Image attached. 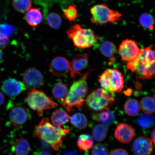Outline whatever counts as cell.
Segmentation results:
<instances>
[{"label": "cell", "mask_w": 155, "mask_h": 155, "mask_svg": "<svg viewBox=\"0 0 155 155\" xmlns=\"http://www.w3.org/2000/svg\"><path fill=\"white\" fill-rule=\"evenodd\" d=\"M69 131V129L55 127L50 123L48 117H45L35 127L33 135L49 144L54 150L57 151L62 145L63 138Z\"/></svg>", "instance_id": "6da1fadb"}, {"label": "cell", "mask_w": 155, "mask_h": 155, "mask_svg": "<svg viewBox=\"0 0 155 155\" xmlns=\"http://www.w3.org/2000/svg\"><path fill=\"white\" fill-rule=\"evenodd\" d=\"M155 53L149 46L142 50L134 61L127 64V68L137 74L141 78L148 79L155 74Z\"/></svg>", "instance_id": "7a4b0ae2"}, {"label": "cell", "mask_w": 155, "mask_h": 155, "mask_svg": "<svg viewBox=\"0 0 155 155\" xmlns=\"http://www.w3.org/2000/svg\"><path fill=\"white\" fill-rule=\"evenodd\" d=\"M88 72L83 75L82 78L74 83L69 89L62 105L70 112L74 107L80 108L83 105L86 99L84 98L88 92L87 79Z\"/></svg>", "instance_id": "3957f363"}, {"label": "cell", "mask_w": 155, "mask_h": 155, "mask_svg": "<svg viewBox=\"0 0 155 155\" xmlns=\"http://www.w3.org/2000/svg\"><path fill=\"white\" fill-rule=\"evenodd\" d=\"M67 33L77 48H90L97 43L98 36L94 31L90 28H83L80 24L73 25Z\"/></svg>", "instance_id": "277c9868"}, {"label": "cell", "mask_w": 155, "mask_h": 155, "mask_svg": "<svg viewBox=\"0 0 155 155\" xmlns=\"http://www.w3.org/2000/svg\"><path fill=\"white\" fill-rule=\"evenodd\" d=\"M27 104L32 109L37 111L41 116L44 110L57 107L58 104L45 94L43 91L34 90L30 91L26 98Z\"/></svg>", "instance_id": "5b68a950"}, {"label": "cell", "mask_w": 155, "mask_h": 155, "mask_svg": "<svg viewBox=\"0 0 155 155\" xmlns=\"http://www.w3.org/2000/svg\"><path fill=\"white\" fill-rule=\"evenodd\" d=\"M92 22L100 25L115 22L119 20L122 14L110 8L105 4L94 5L90 9Z\"/></svg>", "instance_id": "8992f818"}, {"label": "cell", "mask_w": 155, "mask_h": 155, "mask_svg": "<svg viewBox=\"0 0 155 155\" xmlns=\"http://www.w3.org/2000/svg\"><path fill=\"white\" fill-rule=\"evenodd\" d=\"M98 82L108 92H119L123 90L124 81L121 73L116 69H107L99 76Z\"/></svg>", "instance_id": "52a82bcc"}, {"label": "cell", "mask_w": 155, "mask_h": 155, "mask_svg": "<svg viewBox=\"0 0 155 155\" xmlns=\"http://www.w3.org/2000/svg\"><path fill=\"white\" fill-rule=\"evenodd\" d=\"M113 93L108 92L103 88L95 90L87 96L86 102L91 108L96 111L109 110L108 107L114 101Z\"/></svg>", "instance_id": "ba28073f"}, {"label": "cell", "mask_w": 155, "mask_h": 155, "mask_svg": "<svg viewBox=\"0 0 155 155\" xmlns=\"http://www.w3.org/2000/svg\"><path fill=\"white\" fill-rule=\"evenodd\" d=\"M142 51L134 41L126 39L120 45L119 53L122 61L130 62L136 59Z\"/></svg>", "instance_id": "9c48e42d"}, {"label": "cell", "mask_w": 155, "mask_h": 155, "mask_svg": "<svg viewBox=\"0 0 155 155\" xmlns=\"http://www.w3.org/2000/svg\"><path fill=\"white\" fill-rule=\"evenodd\" d=\"M23 83L29 91L36 90L43 84L44 78L40 71L35 68H29L23 74Z\"/></svg>", "instance_id": "30bf717a"}, {"label": "cell", "mask_w": 155, "mask_h": 155, "mask_svg": "<svg viewBox=\"0 0 155 155\" xmlns=\"http://www.w3.org/2000/svg\"><path fill=\"white\" fill-rule=\"evenodd\" d=\"M30 114L24 106H16L12 108L9 113V119L13 127H18L24 124L30 118Z\"/></svg>", "instance_id": "8fae6325"}, {"label": "cell", "mask_w": 155, "mask_h": 155, "mask_svg": "<svg viewBox=\"0 0 155 155\" xmlns=\"http://www.w3.org/2000/svg\"><path fill=\"white\" fill-rule=\"evenodd\" d=\"M132 150L135 155H150L153 151L152 141L148 137H139L134 141Z\"/></svg>", "instance_id": "7c38bea8"}, {"label": "cell", "mask_w": 155, "mask_h": 155, "mask_svg": "<svg viewBox=\"0 0 155 155\" xmlns=\"http://www.w3.org/2000/svg\"><path fill=\"white\" fill-rule=\"evenodd\" d=\"M2 89L7 95L11 97L18 95L26 89L24 83L11 78L8 79L3 82Z\"/></svg>", "instance_id": "4fadbf2b"}, {"label": "cell", "mask_w": 155, "mask_h": 155, "mask_svg": "<svg viewBox=\"0 0 155 155\" xmlns=\"http://www.w3.org/2000/svg\"><path fill=\"white\" fill-rule=\"evenodd\" d=\"M135 131L133 128L127 124L120 123L116 127L115 136L117 140L123 143H129L134 138Z\"/></svg>", "instance_id": "5bb4252c"}, {"label": "cell", "mask_w": 155, "mask_h": 155, "mask_svg": "<svg viewBox=\"0 0 155 155\" xmlns=\"http://www.w3.org/2000/svg\"><path fill=\"white\" fill-rule=\"evenodd\" d=\"M50 69L52 73L58 77H62L66 75L70 69V63L65 58L57 57L52 61Z\"/></svg>", "instance_id": "9a60e30c"}, {"label": "cell", "mask_w": 155, "mask_h": 155, "mask_svg": "<svg viewBox=\"0 0 155 155\" xmlns=\"http://www.w3.org/2000/svg\"><path fill=\"white\" fill-rule=\"evenodd\" d=\"M88 57L83 54H77L74 56L70 63L71 75L74 78L77 74L82 75L81 72L88 67Z\"/></svg>", "instance_id": "2e32d148"}, {"label": "cell", "mask_w": 155, "mask_h": 155, "mask_svg": "<svg viewBox=\"0 0 155 155\" xmlns=\"http://www.w3.org/2000/svg\"><path fill=\"white\" fill-rule=\"evenodd\" d=\"M25 20L30 26L35 28L41 22L42 15L40 11L36 8H31L27 12Z\"/></svg>", "instance_id": "e0dca14e"}, {"label": "cell", "mask_w": 155, "mask_h": 155, "mask_svg": "<svg viewBox=\"0 0 155 155\" xmlns=\"http://www.w3.org/2000/svg\"><path fill=\"white\" fill-rule=\"evenodd\" d=\"M12 150L16 155H28L30 152L31 147L28 140L21 137L15 140Z\"/></svg>", "instance_id": "ac0fdd59"}, {"label": "cell", "mask_w": 155, "mask_h": 155, "mask_svg": "<svg viewBox=\"0 0 155 155\" xmlns=\"http://www.w3.org/2000/svg\"><path fill=\"white\" fill-rule=\"evenodd\" d=\"M100 50L101 53L107 58H109L110 61H115V54L117 51L115 45L113 42L104 41L101 45Z\"/></svg>", "instance_id": "d6986e66"}, {"label": "cell", "mask_w": 155, "mask_h": 155, "mask_svg": "<svg viewBox=\"0 0 155 155\" xmlns=\"http://www.w3.org/2000/svg\"><path fill=\"white\" fill-rule=\"evenodd\" d=\"M69 116L66 112L61 109L57 110L52 114L51 120L53 125L61 127L69 122Z\"/></svg>", "instance_id": "ffe728a7"}, {"label": "cell", "mask_w": 155, "mask_h": 155, "mask_svg": "<svg viewBox=\"0 0 155 155\" xmlns=\"http://www.w3.org/2000/svg\"><path fill=\"white\" fill-rule=\"evenodd\" d=\"M124 109L127 115L135 116L138 115L140 111V104L135 99H130L125 102Z\"/></svg>", "instance_id": "44dd1931"}, {"label": "cell", "mask_w": 155, "mask_h": 155, "mask_svg": "<svg viewBox=\"0 0 155 155\" xmlns=\"http://www.w3.org/2000/svg\"><path fill=\"white\" fill-rule=\"evenodd\" d=\"M93 117L96 120L100 122L103 125L107 126L112 125L115 119V115L109 110H105L99 114L95 115Z\"/></svg>", "instance_id": "7402d4cb"}, {"label": "cell", "mask_w": 155, "mask_h": 155, "mask_svg": "<svg viewBox=\"0 0 155 155\" xmlns=\"http://www.w3.org/2000/svg\"><path fill=\"white\" fill-rule=\"evenodd\" d=\"M68 94L67 87L64 83L58 82L55 85L52 90V94L56 99L62 103Z\"/></svg>", "instance_id": "603a6c76"}, {"label": "cell", "mask_w": 155, "mask_h": 155, "mask_svg": "<svg viewBox=\"0 0 155 155\" xmlns=\"http://www.w3.org/2000/svg\"><path fill=\"white\" fill-rule=\"evenodd\" d=\"M71 123L73 126L79 129L86 128L88 124V120L84 114L76 113L69 118Z\"/></svg>", "instance_id": "cb8c5ba5"}, {"label": "cell", "mask_w": 155, "mask_h": 155, "mask_svg": "<svg viewBox=\"0 0 155 155\" xmlns=\"http://www.w3.org/2000/svg\"><path fill=\"white\" fill-rule=\"evenodd\" d=\"M137 123L139 127L143 129L150 128L154 124V118L152 114L143 113L137 119Z\"/></svg>", "instance_id": "d4e9b609"}, {"label": "cell", "mask_w": 155, "mask_h": 155, "mask_svg": "<svg viewBox=\"0 0 155 155\" xmlns=\"http://www.w3.org/2000/svg\"><path fill=\"white\" fill-rule=\"evenodd\" d=\"M94 143V140L90 135L83 134L78 137L77 144L79 150L86 151L91 148Z\"/></svg>", "instance_id": "484cf974"}, {"label": "cell", "mask_w": 155, "mask_h": 155, "mask_svg": "<svg viewBox=\"0 0 155 155\" xmlns=\"http://www.w3.org/2000/svg\"><path fill=\"white\" fill-rule=\"evenodd\" d=\"M141 109L144 113L152 114L155 111L154 98L151 96H146L141 99L140 103Z\"/></svg>", "instance_id": "4316f807"}, {"label": "cell", "mask_w": 155, "mask_h": 155, "mask_svg": "<svg viewBox=\"0 0 155 155\" xmlns=\"http://www.w3.org/2000/svg\"><path fill=\"white\" fill-rule=\"evenodd\" d=\"M107 135V129L102 124H97L93 128L92 130V137L97 141H104L106 138Z\"/></svg>", "instance_id": "83f0119b"}, {"label": "cell", "mask_w": 155, "mask_h": 155, "mask_svg": "<svg viewBox=\"0 0 155 155\" xmlns=\"http://www.w3.org/2000/svg\"><path fill=\"white\" fill-rule=\"evenodd\" d=\"M139 22L143 28L150 31L153 30L154 19L150 13H144L141 14L139 17Z\"/></svg>", "instance_id": "f1b7e54d"}, {"label": "cell", "mask_w": 155, "mask_h": 155, "mask_svg": "<svg viewBox=\"0 0 155 155\" xmlns=\"http://www.w3.org/2000/svg\"><path fill=\"white\" fill-rule=\"evenodd\" d=\"M31 0H12L13 8L20 13L27 12L32 6Z\"/></svg>", "instance_id": "f546056e"}, {"label": "cell", "mask_w": 155, "mask_h": 155, "mask_svg": "<svg viewBox=\"0 0 155 155\" xmlns=\"http://www.w3.org/2000/svg\"><path fill=\"white\" fill-rule=\"evenodd\" d=\"M46 20L48 25L54 29L59 28L62 23L61 17L57 13L54 12L50 13L48 14Z\"/></svg>", "instance_id": "4dcf8cb0"}, {"label": "cell", "mask_w": 155, "mask_h": 155, "mask_svg": "<svg viewBox=\"0 0 155 155\" xmlns=\"http://www.w3.org/2000/svg\"><path fill=\"white\" fill-rule=\"evenodd\" d=\"M63 15L64 18L70 22L74 21L79 16L76 6L74 5H69L64 10Z\"/></svg>", "instance_id": "1f68e13d"}, {"label": "cell", "mask_w": 155, "mask_h": 155, "mask_svg": "<svg viewBox=\"0 0 155 155\" xmlns=\"http://www.w3.org/2000/svg\"><path fill=\"white\" fill-rule=\"evenodd\" d=\"M92 155H109L108 149L104 144L98 143L93 147Z\"/></svg>", "instance_id": "d6a6232c"}, {"label": "cell", "mask_w": 155, "mask_h": 155, "mask_svg": "<svg viewBox=\"0 0 155 155\" xmlns=\"http://www.w3.org/2000/svg\"><path fill=\"white\" fill-rule=\"evenodd\" d=\"M2 31V34L8 37L12 36L15 32V27L11 26L7 23L5 24H1Z\"/></svg>", "instance_id": "836d02e7"}, {"label": "cell", "mask_w": 155, "mask_h": 155, "mask_svg": "<svg viewBox=\"0 0 155 155\" xmlns=\"http://www.w3.org/2000/svg\"><path fill=\"white\" fill-rule=\"evenodd\" d=\"M9 40L8 37L3 34H0V48L5 49L8 45Z\"/></svg>", "instance_id": "e575fe53"}, {"label": "cell", "mask_w": 155, "mask_h": 155, "mask_svg": "<svg viewBox=\"0 0 155 155\" xmlns=\"http://www.w3.org/2000/svg\"><path fill=\"white\" fill-rule=\"evenodd\" d=\"M110 155H129L127 150L121 148L115 149L111 151Z\"/></svg>", "instance_id": "d590c367"}, {"label": "cell", "mask_w": 155, "mask_h": 155, "mask_svg": "<svg viewBox=\"0 0 155 155\" xmlns=\"http://www.w3.org/2000/svg\"><path fill=\"white\" fill-rule=\"evenodd\" d=\"M62 155H78V154L74 151L70 150L64 153Z\"/></svg>", "instance_id": "8d00e7d4"}, {"label": "cell", "mask_w": 155, "mask_h": 155, "mask_svg": "<svg viewBox=\"0 0 155 155\" xmlns=\"http://www.w3.org/2000/svg\"><path fill=\"white\" fill-rule=\"evenodd\" d=\"M5 102V97L4 95L0 91V106L4 103Z\"/></svg>", "instance_id": "74e56055"}, {"label": "cell", "mask_w": 155, "mask_h": 155, "mask_svg": "<svg viewBox=\"0 0 155 155\" xmlns=\"http://www.w3.org/2000/svg\"><path fill=\"white\" fill-rule=\"evenodd\" d=\"M155 129H154L152 130L151 134V139H152V141L154 143H155Z\"/></svg>", "instance_id": "f35d334b"}, {"label": "cell", "mask_w": 155, "mask_h": 155, "mask_svg": "<svg viewBox=\"0 0 155 155\" xmlns=\"http://www.w3.org/2000/svg\"><path fill=\"white\" fill-rule=\"evenodd\" d=\"M37 155H51L49 153L46 152H42L39 153Z\"/></svg>", "instance_id": "ab89813d"}, {"label": "cell", "mask_w": 155, "mask_h": 155, "mask_svg": "<svg viewBox=\"0 0 155 155\" xmlns=\"http://www.w3.org/2000/svg\"><path fill=\"white\" fill-rule=\"evenodd\" d=\"M2 51L0 50V61H1L2 59Z\"/></svg>", "instance_id": "60d3db41"}, {"label": "cell", "mask_w": 155, "mask_h": 155, "mask_svg": "<svg viewBox=\"0 0 155 155\" xmlns=\"http://www.w3.org/2000/svg\"><path fill=\"white\" fill-rule=\"evenodd\" d=\"M0 131H1V129H0Z\"/></svg>", "instance_id": "b9f144b4"}]
</instances>
